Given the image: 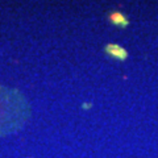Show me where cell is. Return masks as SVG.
Segmentation results:
<instances>
[{
	"label": "cell",
	"mask_w": 158,
	"mask_h": 158,
	"mask_svg": "<svg viewBox=\"0 0 158 158\" xmlns=\"http://www.w3.org/2000/svg\"><path fill=\"white\" fill-rule=\"evenodd\" d=\"M113 49H112V53L115 54V56L117 57V58H120V59H124L125 58V56H127V53H125V50L124 49H121L120 46H112Z\"/></svg>",
	"instance_id": "cell-1"
}]
</instances>
